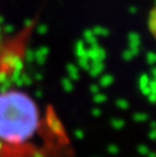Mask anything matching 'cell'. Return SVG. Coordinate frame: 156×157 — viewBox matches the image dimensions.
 <instances>
[{"label":"cell","mask_w":156,"mask_h":157,"mask_svg":"<svg viewBox=\"0 0 156 157\" xmlns=\"http://www.w3.org/2000/svg\"><path fill=\"white\" fill-rule=\"evenodd\" d=\"M47 129L38 104L25 92H0V140L10 144L32 141Z\"/></svg>","instance_id":"6da1fadb"},{"label":"cell","mask_w":156,"mask_h":157,"mask_svg":"<svg viewBox=\"0 0 156 157\" xmlns=\"http://www.w3.org/2000/svg\"><path fill=\"white\" fill-rule=\"evenodd\" d=\"M147 28L150 31V33L152 34V37L156 40V4L154 5V7L151 9L149 17H147Z\"/></svg>","instance_id":"7a4b0ae2"}]
</instances>
